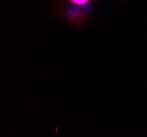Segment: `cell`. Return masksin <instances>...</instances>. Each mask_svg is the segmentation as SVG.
Masks as SVG:
<instances>
[{
	"label": "cell",
	"mask_w": 147,
	"mask_h": 137,
	"mask_svg": "<svg viewBox=\"0 0 147 137\" xmlns=\"http://www.w3.org/2000/svg\"><path fill=\"white\" fill-rule=\"evenodd\" d=\"M69 1H71V2H73V3H75V5L81 6V5H85V3H87L89 0H69Z\"/></svg>",
	"instance_id": "6da1fadb"
}]
</instances>
